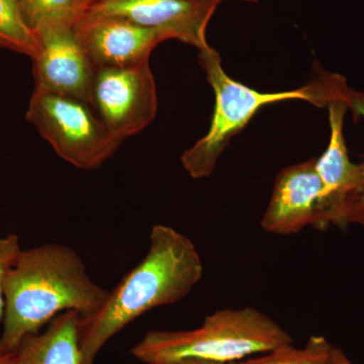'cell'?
<instances>
[{
	"label": "cell",
	"instance_id": "obj_4",
	"mask_svg": "<svg viewBox=\"0 0 364 364\" xmlns=\"http://www.w3.org/2000/svg\"><path fill=\"white\" fill-rule=\"evenodd\" d=\"M293 342L272 318L246 306L217 311L196 329L148 332L131 352L145 364H171L188 358L233 363Z\"/></svg>",
	"mask_w": 364,
	"mask_h": 364
},
{
	"label": "cell",
	"instance_id": "obj_13",
	"mask_svg": "<svg viewBox=\"0 0 364 364\" xmlns=\"http://www.w3.org/2000/svg\"><path fill=\"white\" fill-rule=\"evenodd\" d=\"M26 26L32 32L45 26H74L93 0H18Z\"/></svg>",
	"mask_w": 364,
	"mask_h": 364
},
{
	"label": "cell",
	"instance_id": "obj_18",
	"mask_svg": "<svg viewBox=\"0 0 364 364\" xmlns=\"http://www.w3.org/2000/svg\"><path fill=\"white\" fill-rule=\"evenodd\" d=\"M171 364H230V363H215V361L203 360V359L188 358V359H183V360L176 361V363H173Z\"/></svg>",
	"mask_w": 364,
	"mask_h": 364
},
{
	"label": "cell",
	"instance_id": "obj_8",
	"mask_svg": "<svg viewBox=\"0 0 364 364\" xmlns=\"http://www.w3.org/2000/svg\"><path fill=\"white\" fill-rule=\"evenodd\" d=\"M219 0H97L86 13L117 16L155 28L183 44L208 47L207 28Z\"/></svg>",
	"mask_w": 364,
	"mask_h": 364
},
{
	"label": "cell",
	"instance_id": "obj_1",
	"mask_svg": "<svg viewBox=\"0 0 364 364\" xmlns=\"http://www.w3.org/2000/svg\"><path fill=\"white\" fill-rule=\"evenodd\" d=\"M0 355L13 353L26 337L57 316L76 311L81 318L97 312L109 291L93 282L85 261L64 244L21 249L4 280Z\"/></svg>",
	"mask_w": 364,
	"mask_h": 364
},
{
	"label": "cell",
	"instance_id": "obj_19",
	"mask_svg": "<svg viewBox=\"0 0 364 364\" xmlns=\"http://www.w3.org/2000/svg\"><path fill=\"white\" fill-rule=\"evenodd\" d=\"M335 364H353L351 363L350 359L347 358L346 355L340 350V349L336 348V351H335Z\"/></svg>",
	"mask_w": 364,
	"mask_h": 364
},
{
	"label": "cell",
	"instance_id": "obj_12",
	"mask_svg": "<svg viewBox=\"0 0 364 364\" xmlns=\"http://www.w3.org/2000/svg\"><path fill=\"white\" fill-rule=\"evenodd\" d=\"M81 316L67 311L44 332L26 337L7 355V364H83L80 347Z\"/></svg>",
	"mask_w": 364,
	"mask_h": 364
},
{
	"label": "cell",
	"instance_id": "obj_2",
	"mask_svg": "<svg viewBox=\"0 0 364 364\" xmlns=\"http://www.w3.org/2000/svg\"><path fill=\"white\" fill-rule=\"evenodd\" d=\"M203 264L193 242L174 228L155 225L142 261L124 275L104 306L81 318L83 364H95L107 342L153 309L186 298L203 279Z\"/></svg>",
	"mask_w": 364,
	"mask_h": 364
},
{
	"label": "cell",
	"instance_id": "obj_6",
	"mask_svg": "<svg viewBox=\"0 0 364 364\" xmlns=\"http://www.w3.org/2000/svg\"><path fill=\"white\" fill-rule=\"evenodd\" d=\"M91 107L122 143L147 128L158 111L149 59L128 67L97 69Z\"/></svg>",
	"mask_w": 364,
	"mask_h": 364
},
{
	"label": "cell",
	"instance_id": "obj_11",
	"mask_svg": "<svg viewBox=\"0 0 364 364\" xmlns=\"http://www.w3.org/2000/svg\"><path fill=\"white\" fill-rule=\"evenodd\" d=\"M321 191L316 158L282 169L275 178L261 227L280 236L298 234L309 225L315 227Z\"/></svg>",
	"mask_w": 364,
	"mask_h": 364
},
{
	"label": "cell",
	"instance_id": "obj_17",
	"mask_svg": "<svg viewBox=\"0 0 364 364\" xmlns=\"http://www.w3.org/2000/svg\"><path fill=\"white\" fill-rule=\"evenodd\" d=\"M344 100L348 109H351L355 121H358L360 117H364V92L348 88V90L345 93ZM349 224H358L364 226V193L352 205L348 215Z\"/></svg>",
	"mask_w": 364,
	"mask_h": 364
},
{
	"label": "cell",
	"instance_id": "obj_3",
	"mask_svg": "<svg viewBox=\"0 0 364 364\" xmlns=\"http://www.w3.org/2000/svg\"><path fill=\"white\" fill-rule=\"evenodd\" d=\"M198 61L208 85L215 93V107L208 133L183 153L181 163L195 179L212 176L223 151L240 133L261 107L287 100H304L317 107H327L348 90L340 74L321 71L317 78L298 90L261 92L230 77L223 68L222 59L214 48L200 50Z\"/></svg>",
	"mask_w": 364,
	"mask_h": 364
},
{
	"label": "cell",
	"instance_id": "obj_20",
	"mask_svg": "<svg viewBox=\"0 0 364 364\" xmlns=\"http://www.w3.org/2000/svg\"><path fill=\"white\" fill-rule=\"evenodd\" d=\"M219 1H228V0H219ZM234 1H242L248 2V4H256V2L259 1V0H234Z\"/></svg>",
	"mask_w": 364,
	"mask_h": 364
},
{
	"label": "cell",
	"instance_id": "obj_21",
	"mask_svg": "<svg viewBox=\"0 0 364 364\" xmlns=\"http://www.w3.org/2000/svg\"><path fill=\"white\" fill-rule=\"evenodd\" d=\"M0 364H7V355H0Z\"/></svg>",
	"mask_w": 364,
	"mask_h": 364
},
{
	"label": "cell",
	"instance_id": "obj_7",
	"mask_svg": "<svg viewBox=\"0 0 364 364\" xmlns=\"http://www.w3.org/2000/svg\"><path fill=\"white\" fill-rule=\"evenodd\" d=\"M327 109L329 144L322 156L316 159L322 191L315 228L321 230L331 225L347 226L352 205L364 193V163L351 161L345 143L344 117L348 107L343 98H337Z\"/></svg>",
	"mask_w": 364,
	"mask_h": 364
},
{
	"label": "cell",
	"instance_id": "obj_22",
	"mask_svg": "<svg viewBox=\"0 0 364 364\" xmlns=\"http://www.w3.org/2000/svg\"><path fill=\"white\" fill-rule=\"evenodd\" d=\"M93 1H95H95H97V0H93ZM95 2H93V4H95Z\"/></svg>",
	"mask_w": 364,
	"mask_h": 364
},
{
	"label": "cell",
	"instance_id": "obj_5",
	"mask_svg": "<svg viewBox=\"0 0 364 364\" xmlns=\"http://www.w3.org/2000/svg\"><path fill=\"white\" fill-rule=\"evenodd\" d=\"M26 119L64 161L82 170L100 168L121 146L91 105L35 88Z\"/></svg>",
	"mask_w": 364,
	"mask_h": 364
},
{
	"label": "cell",
	"instance_id": "obj_9",
	"mask_svg": "<svg viewBox=\"0 0 364 364\" xmlns=\"http://www.w3.org/2000/svg\"><path fill=\"white\" fill-rule=\"evenodd\" d=\"M36 87L77 98L91 105L95 68L73 26H45L35 32Z\"/></svg>",
	"mask_w": 364,
	"mask_h": 364
},
{
	"label": "cell",
	"instance_id": "obj_10",
	"mask_svg": "<svg viewBox=\"0 0 364 364\" xmlns=\"http://www.w3.org/2000/svg\"><path fill=\"white\" fill-rule=\"evenodd\" d=\"M95 70L135 65L150 58L165 33L123 18L85 13L73 26Z\"/></svg>",
	"mask_w": 364,
	"mask_h": 364
},
{
	"label": "cell",
	"instance_id": "obj_15",
	"mask_svg": "<svg viewBox=\"0 0 364 364\" xmlns=\"http://www.w3.org/2000/svg\"><path fill=\"white\" fill-rule=\"evenodd\" d=\"M0 47L31 58L35 54L36 36L23 20L18 0H0Z\"/></svg>",
	"mask_w": 364,
	"mask_h": 364
},
{
	"label": "cell",
	"instance_id": "obj_14",
	"mask_svg": "<svg viewBox=\"0 0 364 364\" xmlns=\"http://www.w3.org/2000/svg\"><path fill=\"white\" fill-rule=\"evenodd\" d=\"M335 351L325 337L312 336L301 348L284 345L260 358L230 364H335Z\"/></svg>",
	"mask_w": 364,
	"mask_h": 364
},
{
	"label": "cell",
	"instance_id": "obj_16",
	"mask_svg": "<svg viewBox=\"0 0 364 364\" xmlns=\"http://www.w3.org/2000/svg\"><path fill=\"white\" fill-rule=\"evenodd\" d=\"M20 238L18 235H0V323L4 320V280L18 254L21 251Z\"/></svg>",
	"mask_w": 364,
	"mask_h": 364
}]
</instances>
